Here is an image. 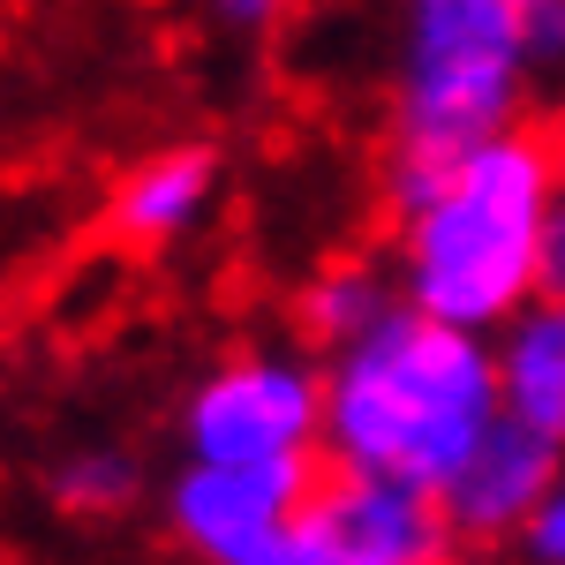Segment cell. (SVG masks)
<instances>
[{"label":"cell","instance_id":"1","mask_svg":"<svg viewBox=\"0 0 565 565\" xmlns=\"http://www.w3.org/2000/svg\"><path fill=\"white\" fill-rule=\"evenodd\" d=\"M558 167L565 151L543 129H513L399 189V302L498 340L543 295V218Z\"/></svg>","mask_w":565,"mask_h":565},{"label":"cell","instance_id":"2","mask_svg":"<svg viewBox=\"0 0 565 565\" xmlns=\"http://www.w3.org/2000/svg\"><path fill=\"white\" fill-rule=\"evenodd\" d=\"M505 423L498 340L392 309L370 340L324 362V460L354 476L445 490Z\"/></svg>","mask_w":565,"mask_h":565},{"label":"cell","instance_id":"3","mask_svg":"<svg viewBox=\"0 0 565 565\" xmlns=\"http://www.w3.org/2000/svg\"><path fill=\"white\" fill-rule=\"evenodd\" d=\"M527 39L513 0H399L392 68V196L521 129Z\"/></svg>","mask_w":565,"mask_h":565},{"label":"cell","instance_id":"4","mask_svg":"<svg viewBox=\"0 0 565 565\" xmlns=\"http://www.w3.org/2000/svg\"><path fill=\"white\" fill-rule=\"evenodd\" d=\"M181 445L204 468H309L324 452V370L302 354H234L181 399Z\"/></svg>","mask_w":565,"mask_h":565},{"label":"cell","instance_id":"5","mask_svg":"<svg viewBox=\"0 0 565 565\" xmlns=\"http://www.w3.org/2000/svg\"><path fill=\"white\" fill-rule=\"evenodd\" d=\"M309 468H204L181 460L167 482V527L196 565H302Z\"/></svg>","mask_w":565,"mask_h":565},{"label":"cell","instance_id":"6","mask_svg":"<svg viewBox=\"0 0 565 565\" xmlns=\"http://www.w3.org/2000/svg\"><path fill=\"white\" fill-rule=\"evenodd\" d=\"M302 535L317 565H445L452 551V521L437 490L354 476V468H324L309 482Z\"/></svg>","mask_w":565,"mask_h":565},{"label":"cell","instance_id":"7","mask_svg":"<svg viewBox=\"0 0 565 565\" xmlns=\"http://www.w3.org/2000/svg\"><path fill=\"white\" fill-rule=\"evenodd\" d=\"M558 476H565L558 445L521 430V423L505 415V423L468 452V468L437 490V505H445V521H452L460 543H505V535H527V527H535V513L551 505Z\"/></svg>","mask_w":565,"mask_h":565},{"label":"cell","instance_id":"8","mask_svg":"<svg viewBox=\"0 0 565 565\" xmlns=\"http://www.w3.org/2000/svg\"><path fill=\"white\" fill-rule=\"evenodd\" d=\"M218 196V151L212 143H159L143 151L121 189H114V234L136 249H167L181 242Z\"/></svg>","mask_w":565,"mask_h":565},{"label":"cell","instance_id":"9","mask_svg":"<svg viewBox=\"0 0 565 565\" xmlns=\"http://www.w3.org/2000/svg\"><path fill=\"white\" fill-rule=\"evenodd\" d=\"M498 385H505V415L565 452V302L535 295L498 332Z\"/></svg>","mask_w":565,"mask_h":565},{"label":"cell","instance_id":"10","mask_svg":"<svg viewBox=\"0 0 565 565\" xmlns=\"http://www.w3.org/2000/svg\"><path fill=\"white\" fill-rule=\"evenodd\" d=\"M399 302V279H385L377 264H324L302 287V332L324 354H348L354 340H370Z\"/></svg>","mask_w":565,"mask_h":565},{"label":"cell","instance_id":"11","mask_svg":"<svg viewBox=\"0 0 565 565\" xmlns=\"http://www.w3.org/2000/svg\"><path fill=\"white\" fill-rule=\"evenodd\" d=\"M143 476H136V460L121 445H76V452H61L53 468H45V498L61 505V513H76V521H114V513H129Z\"/></svg>","mask_w":565,"mask_h":565},{"label":"cell","instance_id":"12","mask_svg":"<svg viewBox=\"0 0 565 565\" xmlns=\"http://www.w3.org/2000/svg\"><path fill=\"white\" fill-rule=\"evenodd\" d=\"M513 23L535 68H565V0H513Z\"/></svg>","mask_w":565,"mask_h":565},{"label":"cell","instance_id":"13","mask_svg":"<svg viewBox=\"0 0 565 565\" xmlns=\"http://www.w3.org/2000/svg\"><path fill=\"white\" fill-rule=\"evenodd\" d=\"M543 302H565V167L551 189V218H543Z\"/></svg>","mask_w":565,"mask_h":565},{"label":"cell","instance_id":"14","mask_svg":"<svg viewBox=\"0 0 565 565\" xmlns=\"http://www.w3.org/2000/svg\"><path fill=\"white\" fill-rule=\"evenodd\" d=\"M226 31H242V39H264V31H279V15L295 8V0H204Z\"/></svg>","mask_w":565,"mask_h":565},{"label":"cell","instance_id":"15","mask_svg":"<svg viewBox=\"0 0 565 565\" xmlns=\"http://www.w3.org/2000/svg\"><path fill=\"white\" fill-rule=\"evenodd\" d=\"M521 543H527V558H535V565H565V476H558L551 505L535 513V527H527Z\"/></svg>","mask_w":565,"mask_h":565},{"label":"cell","instance_id":"16","mask_svg":"<svg viewBox=\"0 0 565 565\" xmlns=\"http://www.w3.org/2000/svg\"><path fill=\"white\" fill-rule=\"evenodd\" d=\"M445 565H460V558H445Z\"/></svg>","mask_w":565,"mask_h":565},{"label":"cell","instance_id":"17","mask_svg":"<svg viewBox=\"0 0 565 565\" xmlns=\"http://www.w3.org/2000/svg\"><path fill=\"white\" fill-rule=\"evenodd\" d=\"M302 565H317V558H302Z\"/></svg>","mask_w":565,"mask_h":565}]
</instances>
